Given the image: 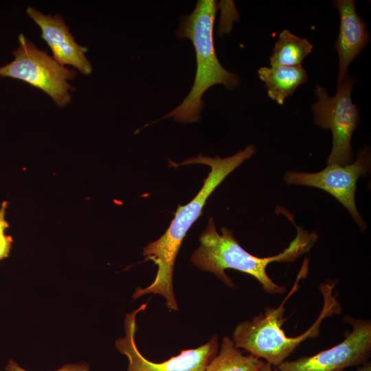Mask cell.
I'll use <instances>...</instances> for the list:
<instances>
[{"instance_id":"obj_1","label":"cell","mask_w":371,"mask_h":371,"mask_svg":"<svg viewBox=\"0 0 371 371\" xmlns=\"http://www.w3.org/2000/svg\"><path fill=\"white\" fill-rule=\"evenodd\" d=\"M254 145H249L236 154L221 158H214L199 154L181 164L170 161V167L199 164L210 167V172L204 180L203 187L188 203L179 205L175 218L169 227L157 240L148 243L143 249L144 260H151L157 267L154 281L146 288L137 287L133 297L137 299L146 294H159L166 300L170 310L178 311V305L173 291L172 276L175 260L188 231L202 214L203 206L210 194L234 170L256 153Z\"/></svg>"},{"instance_id":"obj_2","label":"cell","mask_w":371,"mask_h":371,"mask_svg":"<svg viewBox=\"0 0 371 371\" xmlns=\"http://www.w3.org/2000/svg\"><path fill=\"white\" fill-rule=\"evenodd\" d=\"M297 234L281 253L269 257H258L244 249L227 227L217 232L212 218L199 238L200 245L191 256L192 262L199 269L214 273L225 285L234 284L225 271L235 269L255 278L262 289L270 294H282L285 287L274 282L267 275V266L273 262H292L308 253L317 241L315 232L308 233L296 226Z\"/></svg>"},{"instance_id":"obj_3","label":"cell","mask_w":371,"mask_h":371,"mask_svg":"<svg viewBox=\"0 0 371 371\" xmlns=\"http://www.w3.org/2000/svg\"><path fill=\"white\" fill-rule=\"evenodd\" d=\"M216 10V1L199 0L190 14L181 16L176 36L191 41L196 54V71L188 94L162 119L173 117L183 124L198 122L204 106L202 97L209 88L222 85L233 91L239 85L238 76L225 69L216 54L213 28Z\"/></svg>"},{"instance_id":"obj_4","label":"cell","mask_w":371,"mask_h":371,"mask_svg":"<svg viewBox=\"0 0 371 371\" xmlns=\"http://www.w3.org/2000/svg\"><path fill=\"white\" fill-rule=\"evenodd\" d=\"M335 283H324L319 286L324 298V306L317 319L304 333L289 337L282 326L286 321L283 302L278 308H266L252 318L238 324L233 332V341L238 348H243L251 355L266 360L277 367L287 358L301 343L319 335L322 321L341 311L340 304L333 295Z\"/></svg>"},{"instance_id":"obj_5","label":"cell","mask_w":371,"mask_h":371,"mask_svg":"<svg viewBox=\"0 0 371 371\" xmlns=\"http://www.w3.org/2000/svg\"><path fill=\"white\" fill-rule=\"evenodd\" d=\"M19 46L12 51L14 59L0 67V76L18 79L41 89L60 107L67 105L74 88L67 82L77 72L57 63L38 49L23 34L18 36Z\"/></svg>"},{"instance_id":"obj_6","label":"cell","mask_w":371,"mask_h":371,"mask_svg":"<svg viewBox=\"0 0 371 371\" xmlns=\"http://www.w3.org/2000/svg\"><path fill=\"white\" fill-rule=\"evenodd\" d=\"M354 82V78L348 75L334 96H329L326 89L319 85L315 89L317 101L311 107L313 122L333 133L328 165L346 166L353 160L351 138L359 122V108L351 98Z\"/></svg>"},{"instance_id":"obj_7","label":"cell","mask_w":371,"mask_h":371,"mask_svg":"<svg viewBox=\"0 0 371 371\" xmlns=\"http://www.w3.org/2000/svg\"><path fill=\"white\" fill-rule=\"evenodd\" d=\"M371 156L368 146L361 148L355 161L346 166L329 164L318 172L286 171L284 181L288 185L306 186L323 190L346 208L361 229L366 224L359 214L355 200L358 179L370 170Z\"/></svg>"},{"instance_id":"obj_8","label":"cell","mask_w":371,"mask_h":371,"mask_svg":"<svg viewBox=\"0 0 371 371\" xmlns=\"http://www.w3.org/2000/svg\"><path fill=\"white\" fill-rule=\"evenodd\" d=\"M352 331H347L339 344L311 357L283 361L276 368L279 371H342L349 366L363 363L371 351L370 320L345 317Z\"/></svg>"},{"instance_id":"obj_9","label":"cell","mask_w":371,"mask_h":371,"mask_svg":"<svg viewBox=\"0 0 371 371\" xmlns=\"http://www.w3.org/2000/svg\"><path fill=\"white\" fill-rule=\"evenodd\" d=\"M147 304L127 313L124 319L125 337L115 341V347L128 359V371H205L216 355L218 337L214 335L206 344L194 349L182 350L178 355L161 363L146 359L135 343L137 330L136 315L146 308Z\"/></svg>"},{"instance_id":"obj_10","label":"cell","mask_w":371,"mask_h":371,"mask_svg":"<svg viewBox=\"0 0 371 371\" xmlns=\"http://www.w3.org/2000/svg\"><path fill=\"white\" fill-rule=\"evenodd\" d=\"M27 15L40 27L41 37L60 65H71L85 75L92 73V65L85 54L88 48L78 45L62 17L58 14H44L32 7L26 10Z\"/></svg>"},{"instance_id":"obj_11","label":"cell","mask_w":371,"mask_h":371,"mask_svg":"<svg viewBox=\"0 0 371 371\" xmlns=\"http://www.w3.org/2000/svg\"><path fill=\"white\" fill-rule=\"evenodd\" d=\"M355 3L353 0L333 1L340 16L339 31L335 43V49L339 56L337 87L348 76L350 63L359 55L370 41L366 25L356 12Z\"/></svg>"},{"instance_id":"obj_12","label":"cell","mask_w":371,"mask_h":371,"mask_svg":"<svg viewBox=\"0 0 371 371\" xmlns=\"http://www.w3.org/2000/svg\"><path fill=\"white\" fill-rule=\"evenodd\" d=\"M258 73L265 85L269 97L279 104H282L285 98L308 80L306 71L302 65L262 67Z\"/></svg>"},{"instance_id":"obj_13","label":"cell","mask_w":371,"mask_h":371,"mask_svg":"<svg viewBox=\"0 0 371 371\" xmlns=\"http://www.w3.org/2000/svg\"><path fill=\"white\" fill-rule=\"evenodd\" d=\"M264 363L251 354L243 355L232 339L225 337L218 355L212 359L205 371H260Z\"/></svg>"},{"instance_id":"obj_14","label":"cell","mask_w":371,"mask_h":371,"mask_svg":"<svg viewBox=\"0 0 371 371\" xmlns=\"http://www.w3.org/2000/svg\"><path fill=\"white\" fill-rule=\"evenodd\" d=\"M313 46L305 38H300L288 30L282 31L270 56L271 66L295 67L301 65Z\"/></svg>"},{"instance_id":"obj_15","label":"cell","mask_w":371,"mask_h":371,"mask_svg":"<svg viewBox=\"0 0 371 371\" xmlns=\"http://www.w3.org/2000/svg\"><path fill=\"white\" fill-rule=\"evenodd\" d=\"M5 369L6 371H27L19 366L12 359L9 360ZM55 371H89V365L85 362L68 363Z\"/></svg>"},{"instance_id":"obj_16","label":"cell","mask_w":371,"mask_h":371,"mask_svg":"<svg viewBox=\"0 0 371 371\" xmlns=\"http://www.w3.org/2000/svg\"><path fill=\"white\" fill-rule=\"evenodd\" d=\"M12 242L11 236L4 234L0 237V260L9 256Z\"/></svg>"},{"instance_id":"obj_17","label":"cell","mask_w":371,"mask_h":371,"mask_svg":"<svg viewBox=\"0 0 371 371\" xmlns=\"http://www.w3.org/2000/svg\"><path fill=\"white\" fill-rule=\"evenodd\" d=\"M7 206L8 202L3 201L0 207V237L5 234V229L9 227L8 223L5 218Z\"/></svg>"},{"instance_id":"obj_18","label":"cell","mask_w":371,"mask_h":371,"mask_svg":"<svg viewBox=\"0 0 371 371\" xmlns=\"http://www.w3.org/2000/svg\"><path fill=\"white\" fill-rule=\"evenodd\" d=\"M260 371H279L277 368H273L272 366L269 363H264Z\"/></svg>"},{"instance_id":"obj_19","label":"cell","mask_w":371,"mask_h":371,"mask_svg":"<svg viewBox=\"0 0 371 371\" xmlns=\"http://www.w3.org/2000/svg\"><path fill=\"white\" fill-rule=\"evenodd\" d=\"M356 371H371V364L370 363L368 362L366 364H364L362 367L359 368Z\"/></svg>"}]
</instances>
